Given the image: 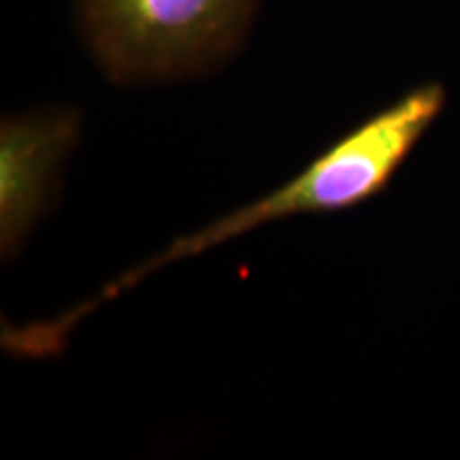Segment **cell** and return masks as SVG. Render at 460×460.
Here are the masks:
<instances>
[{"mask_svg":"<svg viewBox=\"0 0 460 460\" xmlns=\"http://www.w3.org/2000/svg\"><path fill=\"white\" fill-rule=\"evenodd\" d=\"M444 107V85L424 84L413 88L326 147L284 186L194 233L183 234L156 256L135 264L68 312L28 326L3 324V348L22 358H49L62 352L77 324H82L101 305L115 301L122 292L139 286L152 273L205 254L226 241L243 237L258 226L296 216L337 214L367 203L388 188L396 171L410 158Z\"/></svg>","mask_w":460,"mask_h":460,"instance_id":"6da1fadb","label":"cell"},{"mask_svg":"<svg viewBox=\"0 0 460 460\" xmlns=\"http://www.w3.org/2000/svg\"><path fill=\"white\" fill-rule=\"evenodd\" d=\"M262 0H77L84 39L118 84L177 82L220 65Z\"/></svg>","mask_w":460,"mask_h":460,"instance_id":"7a4b0ae2","label":"cell"},{"mask_svg":"<svg viewBox=\"0 0 460 460\" xmlns=\"http://www.w3.org/2000/svg\"><path fill=\"white\" fill-rule=\"evenodd\" d=\"M82 137L75 109L7 115L0 124V252L7 262L24 250L60 188Z\"/></svg>","mask_w":460,"mask_h":460,"instance_id":"3957f363","label":"cell"}]
</instances>
